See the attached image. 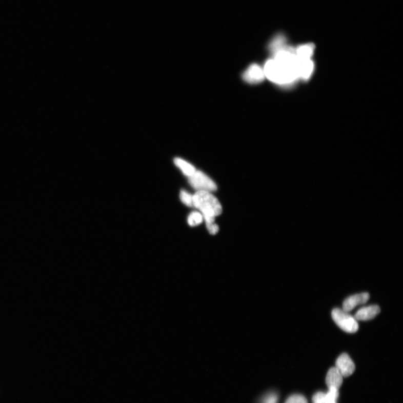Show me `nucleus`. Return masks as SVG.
<instances>
[{
    "label": "nucleus",
    "instance_id": "f257e3e1",
    "mask_svg": "<svg viewBox=\"0 0 403 403\" xmlns=\"http://www.w3.org/2000/svg\"><path fill=\"white\" fill-rule=\"evenodd\" d=\"M265 76L274 84L288 86L298 79L297 59L294 49L286 46L273 53L264 67Z\"/></svg>",
    "mask_w": 403,
    "mask_h": 403
},
{
    "label": "nucleus",
    "instance_id": "f03ea898",
    "mask_svg": "<svg viewBox=\"0 0 403 403\" xmlns=\"http://www.w3.org/2000/svg\"><path fill=\"white\" fill-rule=\"evenodd\" d=\"M194 207H196L203 215L217 216L221 214L222 206L216 197L209 192L198 191L193 195Z\"/></svg>",
    "mask_w": 403,
    "mask_h": 403
},
{
    "label": "nucleus",
    "instance_id": "7ed1b4c3",
    "mask_svg": "<svg viewBox=\"0 0 403 403\" xmlns=\"http://www.w3.org/2000/svg\"><path fill=\"white\" fill-rule=\"evenodd\" d=\"M334 322L344 331L354 333L358 330V324L355 317L352 316L343 309H334L332 313Z\"/></svg>",
    "mask_w": 403,
    "mask_h": 403
},
{
    "label": "nucleus",
    "instance_id": "20e7f679",
    "mask_svg": "<svg viewBox=\"0 0 403 403\" xmlns=\"http://www.w3.org/2000/svg\"><path fill=\"white\" fill-rule=\"evenodd\" d=\"M190 185L198 191L212 192L217 190V186L209 176L200 171L195 172L189 177Z\"/></svg>",
    "mask_w": 403,
    "mask_h": 403
},
{
    "label": "nucleus",
    "instance_id": "39448f33",
    "mask_svg": "<svg viewBox=\"0 0 403 403\" xmlns=\"http://www.w3.org/2000/svg\"><path fill=\"white\" fill-rule=\"evenodd\" d=\"M265 77L264 68L256 64L250 65L243 74V80L250 84H259Z\"/></svg>",
    "mask_w": 403,
    "mask_h": 403
},
{
    "label": "nucleus",
    "instance_id": "423d86ee",
    "mask_svg": "<svg viewBox=\"0 0 403 403\" xmlns=\"http://www.w3.org/2000/svg\"><path fill=\"white\" fill-rule=\"evenodd\" d=\"M335 368L340 372L343 377H347L353 374L355 371V365L347 353H343L337 359Z\"/></svg>",
    "mask_w": 403,
    "mask_h": 403
},
{
    "label": "nucleus",
    "instance_id": "0eeeda50",
    "mask_svg": "<svg viewBox=\"0 0 403 403\" xmlns=\"http://www.w3.org/2000/svg\"><path fill=\"white\" fill-rule=\"evenodd\" d=\"M370 295L367 292L354 295L346 299L343 303V310L350 312L354 308L360 305H363L368 301Z\"/></svg>",
    "mask_w": 403,
    "mask_h": 403
},
{
    "label": "nucleus",
    "instance_id": "6e6552de",
    "mask_svg": "<svg viewBox=\"0 0 403 403\" xmlns=\"http://www.w3.org/2000/svg\"><path fill=\"white\" fill-rule=\"evenodd\" d=\"M297 59L298 78L303 80H308L314 71V66L312 60L300 59L297 57Z\"/></svg>",
    "mask_w": 403,
    "mask_h": 403
},
{
    "label": "nucleus",
    "instance_id": "1a4fd4ad",
    "mask_svg": "<svg viewBox=\"0 0 403 403\" xmlns=\"http://www.w3.org/2000/svg\"><path fill=\"white\" fill-rule=\"evenodd\" d=\"M380 312V308L378 305H370L359 309L354 317L357 320H369L374 319Z\"/></svg>",
    "mask_w": 403,
    "mask_h": 403
},
{
    "label": "nucleus",
    "instance_id": "9d476101",
    "mask_svg": "<svg viewBox=\"0 0 403 403\" xmlns=\"http://www.w3.org/2000/svg\"><path fill=\"white\" fill-rule=\"evenodd\" d=\"M339 390L329 389L327 393L317 392L313 397V403H337Z\"/></svg>",
    "mask_w": 403,
    "mask_h": 403
},
{
    "label": "nucleus",
    "instance_id": "9b49d317",
    "mask_svg": "<svg viewBox=\"0 0 403 403\" xmlns=\"http://www.w3.org/2000/svg\"><path fill=\"white\" fill-rule=\"evenodd\" d=\"M343 377L340 372L335 367L330 369L326 380L328 389H335L339 390L343 383Z\"/></svg>",
    "mask_w": 403,
    "mask_h": 403
},
{
    "label": "nucleus",
    "instance_id": "f8f14e48",
    "mask_svg": "<svg viewBox=\"0 0 403 403\" xmlns=\"http://www.w3.org/2000/svg\"><path fill=\"white\" fill-rule=\"evenodd\" d=\"M296 56L298 58L311 59L314 51L313 44H305L298 47L295 50Z\"/></svg>",
    "mask_w": 403,
    "mask_h": 403
},
{
    "label": "nucleus",
    "instance_id": "ddd939ff",
    "mask_svg": "<svg viewBox=\"0 0 403 403\" xmlns=\"http://www.w3.org/2000/svg\"><path fill=\"white\" fill-rule=\"evenodd\" d=\"M174 163L177 167L182 170L183 173L189 177L192 175L196 171L191 164L181 159L180 158H175Z\"/></svg>",
    "mask_w": 403,
    "mask_h": 403
},
{
    "label": "nucleus",
    "instance_id": "4468645a",
    "mask_svg": "<svg viewBox=\"0 0 403 403\" xmlns=\"http://www.w3.org/2000/svg\"><path fill=\"white\" fill-rule=\"evenodd\" d=\"M203 216L198 212H193L189 215L188 219V222L189 225L191 227H195V226L199 225L203 221Z\"/></svg>",
    "mask_w": 403,
    "mask_h": 403
},
{
    "label": "nucleus",
    "instance_id": "2eb2a0df",
    "mask_svg": "<svg viewBox=\"0 0 403 403\" xmlns=\"http://www.w3.org/2000/svg\"><path fill=\"white\" fill-rule=\"evenodd\" d=\"M278 395L275 392H270L260 399L259 403H278Z\"/></svg>",
    "mask_w": 403,
    "mask_h": 403
},
{
    "label": "nucleus",
    "instance_id": "dca6fc26",
    "mask_svg": "<svg viewBox=\"0 0 403 403\" xmlns=\"http://www.w3.org/2000/svg\"><path fill=\"white\" fill-rule=\"evenodd\" d=\"M180 198L183 203L189 207H194L193 195L186 192L182 191Z\"/></svg>",
    "mask_w": 403,
    "mask_h": 403
},
{
    "label": "nucleus",
    "instance_id": "f3484780",
    "mask_svg": "<svg viewBox=\"0 0 403 403\" xmlns=\"http://www.w3.org/2000/svg\"><path fill=\"white\" fill-rule=\"evenodd\" d=\"M285 403H308V401L304 396L294 394L290 396Z\"/></svg>",
    "mask_w": 403,
    "mask_h": 403
},
{
    "label": "nucleus",
    "instance_id": "a211bd4d",
    "mask_svg": "<svg viewBox=\"0 0 403 403\" xmlns=\"http://www.w3.org/2000/svg\"><path fill=\"white\" fill-rule=\"evenodd\" d=\"M206 227L209 233L212 235H215L219 230L218 226L214 223H207L206 224Z\"/></svg>",
    "mask_w": 403,
    "mask_h": 403
}]
</instances>
